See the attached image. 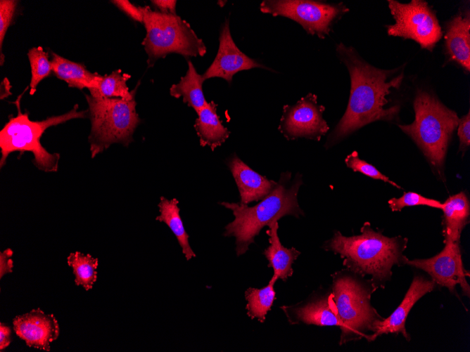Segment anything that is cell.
Segmentation results:
<instances>
[{"mask_svg": "<svg viewBox=\"0 0 470 352\" xmlns=\"http://www.w3.org/2000/svg\"><path fill=\"white\" fill-rule=\"evenodd\" d=\"M336 52L348 70L350 94L345 112L328 137L326 148L369 123L394 120L400 106L386 107L388 104L387 96L391 89L400 86L403 79L402 73L393 77L394 70H381L369 65L353 48L343 43L337 44Z\"/></svg>", "mask_w": 470, "mask_h": 352, "instance_id": "1", "label": "cell"}, {"mask_svg": "<svg viewBox=\"0 0 470 352\" xmlns=\"http://www.w3.org/2000/svg\"><path fill=\"white\" fill-rule=\"evenodd\" d=\"M303 184L302 176L297 174L291 179V173L283 172L274 189L258 204L249 207L242 203L222 202L220 204L232 211L234 220L227 224L224 236L236 238V252L240 256L246 252L249 245L261 229L281 217L290 215L299 218L304 213L298 202V193Z\"/></svg>", "mask_w": 470, "mask_h": 352, "instance_id": "2", "label": "cell"}, {"mask_svg": "<svg viewBox=\"0 0 470 352\" xmlns=\"http://www.w3.org/2000/svg\"><path fill=\"white\" fill-rule=\"evenodd\" d=\"M360 232L358 235L345 237L336 231L324 248L339 254L344 259L343 265L355 273L371 275L374 285L389 280L393 266L404 262L402 252L407 239L386 237L374 231L368 222Z\"/></svg>", "mask_w": 470, "mask_h": 352, "instance_id": "3", "label": "cell"}, {"mask_svg": "<svg viewBox=\"0 0 470 352\" xmlns=\"http://www.w3.org/2000/svg\"><path fill=\"white\" fill-rule=\"evenodd\" d=\"M412 123L399 125L422 151L430 164L443 177V164L450 138L459 119L433 94L418 90L414 100Z\"/></svg>", "mask_w": 470, "mask_h": 352, "instance_id": "4", "label": "cell"}, {"mask_svg": "<svg viewBox=\"0 0 470 352\" xmlns=\"http://www.w3.org/2000/svg\"><path fill=\"white\" fill-rule=\"evenodd\" d=\"M22 95L15 101L18 109L17 115L9 116L8 121L0 131V167L2 168L6 164L9 154L19 151L22 155L29 151L34 155L33 163L39 170L55 172L58 170L61 156L58 153L48 152L41 145V137L51 126L73 119L85 118L88 110L78 111V105H75L65 114L49 117L42 121H32L27 112L23 113L21 111L20 100Z\"/></svg>", "mask_w": 470, "mask_h": 352, "instance_id": "5", "label": "cell"}, {"mask_svg": "<svg viewBox=\"0 0 470 352\" xmlns=\"http://www.w3.org/2000/svg\"><path fill=\"white\" fill-rule=\"evenodd\" d=\"M134 96L125 100L85 94L91 125L88 140L92 158L113 143L128 146L133 141V133L141 122Z\"/></svg>", "mask_w": 470, "mask_h": 352, "instance_id": "6", "label": "cell"}, {"mask_svg": "<svg viewBox=\"0 0 470 352\" xmlns=\"http://www.w3.org/2000/svg\"><path fill=\"white\" fill-rule=\"evenodd\" d=\"M332 299L341 322L340 344L374 331L376 322L383 318L371 306L370 298L376 287L365 283L353 274L338 272L333 275Z\"/></svg>", "mask_w": 470, "mask_h": 352, "instance_id": "7", "label": "cell"}, {"mask_svg": "<svg viewBox=\"0 0 470 352\" xmlns=\"http://www.w3.org/2000/svg\"><path fill=\"white\" fill-rule=\"evenodd\" d=\"M146 36L142 45L148 55V66L170 53L189 57L203 56L207 51L202 39L198 37L190 24L177 15L142 7Z\"/></svg>", "mask_w": 470, "mask_h": 352, "instance_id": "8", "label": "cell"}, {"mask_svg": "<svg viewBox=\"0 0 470 352\" xmlns=\"http://www.w3.org/2000/svg\"><path fill=\"white\" fill-rule=\"evenodd\" d=\"M263 13L291 19L310 34L324 39L332 26L349 9L343 4L310 0H264L260 5Z\"/></svg>", "mask_w": 470, "mask_h": 352, "instance_id": "9", "label": "cell"}, {"mask_svg": "<svg viewBox=\"0 0 470 352\" xmlns=\"http://www.w3.org/2000/svg\"><path fill=\"white\" fill-rule=\"evenodd\" d=\"M388 3L395 21L387 26L388 34L412 39L421 48L431 51L443 34L437 17L428 3L422 0H412L408 4L388 0Z\"/></svg>", "mask_w": 470, "mask_h": 352, "instance_id": "10", "label": "cell"}, {"mask_svg": "<svg viewBox=\"0 0 470 352\" xmlns=\"http://www.w3.org/2000/svg\"><path fill=\"white\" fill-rule=\"evenodd\" d=\"M317 96L308 93L294 105H285L279 126L287 140L298 138L319 141L329 127L322 117L325 107L317 103Z\"/></svg>", "mask_w": 470, "mask_h": 352, "instance_id": "11", "label": "cell"}, {"mask_svg": "<svg viewBox=\"0 0 470 352\" xmlns=\"http://www.w3.org/2000/svg\"><path fill=\"white\" fill-rule=\"evenodd\" d=\"M445 247L436 256L425 259L409 260L406 256L404 263L427 272L433 280L455 292L459 285L465 295L469 296L470 289L466 281L469 273L463 266L459 242H448Z\"/></svg>", "mask_w": 470, "mask_h": 352, "instance_id": "12", "label": "cell"}, {"mask_svg": "<svg viewBox=\"0 0 470 352\" xmlns=\"http://www.w3.org/2000/svg\"><path fill=\"white\" fill-rule=\"evenodd\" d=\"M255 67L271 70L246 56L237 47L231 35L229 20L227 18L220 28L217 55L212 64L202 74L204 81L220 77L230 84L233 76L238 72Z\"/></svg>", "mask_w": 470, "mask_h": 352, "instance_id": "13", "label": "cell"}, {"mask_svg": "<svg viewBox=\"0 0 470 352\" xmlns=\"http://www.w3.org/2000/svg\"><path fill=\"white\" fill-rule=\"evenodd\" d=\"M13 324L16 334L28 346L46 351H50V344L59 335L56 318L52 314H45L39 308L15 317Z\"/></svg>", "mask_w": 470, "mask_h": 352, "instance_id": "14", "label": "cell"}, {"mask_svg": "<svg viewBox=\"0 0 470 352\" xmlns=\"http://www.w3.org/2000/svg\"><path fill=\"white\" fill-rule=\"evenodd\" d=\"M435 283L433 280H427L422 276L414 277L401 304L389 317L375 323L373 334L368 340L373 341L380 335L389 333H401L409 340L410 337L405 325L407 315L421 297L434 289Z\"/></svg>", "mask_w": 470, "mask_h": 352, "instance_id": "15", "label": "cell"}, {"mask_svg": "<svg viewBox=\"0 0 470 352\" xmlns=\"http://www.w3.org/2000/svg\"><path fill=\"white\" fill-rule=\"evenodd\" d=\"M227 165L237 185L242 204L262 200L277 185V182L253 170L236 154L228 159Z\"/></svg>", "mask_w": 470, "mask_h": 352, "instance_id": "16", "label": "cell"}, {"mask_svg": "<svg viewBox=\"0 0 470 352\" xmlns=\"http://www.w3.org/2000/svg\"><path fill=\"white\" fill-rule=\"evenodd\" d=\"M290 323H305L319 326H338L341 322L336 311L332 293L293 306L281 307Z\"/></svg>", "mask_w": 470, "mask_h": 352, "instance_id": "17", "label": "cell"}, {"mask_svg": "<svg viewBox=\"0 0 470 352\" xmlns=\"http://www.w3.org/2000/svg\"><path fill=\"white\" fill-rule=\"evenodd\" d=\"M446 52L450 60L465 70H470V16L469 11L459 12L446 26Z\"/></svg>", "mask_w": 470, "mask_h": 352, "instance_id": "18", "label": "cell"}, {"mask_svg": "<svg viewBox=\"0 0 470 352\" xmlns=\"http://www.w3.org/2000/svg\"><path fill=\"white\" fill-rule=\"evenodd\" d=\"M441 209L444 242H459L462 231L469 221L470 206L466 194L460 192L450 196L443 204Z\"/></svg>", "mask_w": 470, "mask_h": 352, "instance_id": "19", "label": "cell"}, {"mask_svg": "<svg viewBox=\"0 0 470 352\" xmlns=\"http://www.w3.org/2000/svg\"><path fill=\"white\" fill-rule=\"evenodd\" d=\"M194 128L201 146H209L214 150L229 138L230 131L222 124L217 113V104L208 103L197 112Z\"/></svg>", "mask_w": 470, "mask_h": 352, "instance_id": "20", "label": "cell"}, {"mask_svg": "<svg viewBox=\"0 0 470 352\" xmlns=\"http://www.w3.org/2000/svg\"><path fill=\"white\" fill-rule=\"evenodd\" d=\"M266 231L269 236V246L263 254L268 260V267L272 268L274 276L286 281L293 274L292 264L298 257L300 252L294 247L288 249L284 247L279 238L277 230L278 222H273Z\"/></svg>", "mask_w": 470, "mask_h": 352, "instance_id": "21", "label": "cell"}, {"mask_svg": "<svg viewBox=\"0 0 470 352\" xmlns=\"http://www.w3.org/2000/svg\"><path fill=\"white\" fill-rule=\"evenodd\" d=\"M51 63L53 74L65 81L70 87L90 90L96 87L101 76L89 72L81 63L71 61L53 52Z\"/></svg>", "mask_w": 470, "mask_h": 352, "instance_id": "22", "label": "cell"}, {"mask_svg": "<svg viewBox=\"0 0 470 352\" xmlns=\"http://www.w3.org/2000/svg\"><path fill=\"white\" fill-rule=\"evenodd\" d=\"M187 62L189 67L186 74L180 78L179 83L172 85L170 93L176 98L182 97L183 102L197 113L208 103L203 91L204 79L192 62L190 60Z\"/></svg>", "mask_w": 470, "mask_h": 352, "instance_id": "23", "label": "cell"}, {"mask_svg": "<svg viewBox=\"0 0 470 352\" xmlns=\"http://www.w3.org/2000/svg\"><path fill=\"white\" fill-rule=\"evenodd\" d=\"M178 203L179 202L176 198L169 200L164 197H161L158 204L160 214L155 219L165 223L171 229L182 247L186 260L189 261L192 257H195L196 254L189 243V235L185 230L180 217Z\"/></svg>", "mask_w": 470, "mask_h": 352, "instance_id": "24", "label": "cell"}, {"mask_svg": "<svg viewBox=\"0 0 470 352\" xmlns=\"http://www.w3.org/2000/svg\"><path fill=\"white\" fill-rule=\"evenodd\" d=\"M130 78V74L122 72L120 69L113 71L109 75H101L96 87L89 90L90 95L96 98L131 99L135 96L136 89L129 91L127 81Z\"/></svg>", "mask_w": 470, "mask_h": 352, "instance_id": "25", "label": "cell"}, {"mask_svg": "<svg viewBox=\"0 0 470 352\" xmlns=\"http://www.w3.org/2000/svg\"><path fill=\"white\" fill-rule=\"evenodd\" d=\"M277 280L273 275L267 286L260 289L250 287L246 291L247 314L250 318H257L259 322H264L275 299L274 285Z\"/></svg>", "mask_w": 470, "mask_h": 352, "instance_id": "26", "label": "cell"}, {"mask_svg": "<svg viewBox=\"0 0 470 352\" xmlns=\"http://www.w3.org/2000/svg\"><path fill=\"white\" fill-rule=\"evenodd\" d=\"M67 261L72 268L75 284L83 286L86 290L91 289L96 280L98 259L76 252L70 254Z\"/></svg>", "mask_w": 470, "mask_h": 352, "instance_id": "27", "label": "cell"}, {"mask_svg": "<svg viewBox=\"0 0 470 352\" xmlns=\"http://www.w3.org/2000/svg\"><path fill=\"white\" fill-rule=\"evenodd\" d=\"M27 57L31 67L30 93L35 91L42 80L49 77L52 72L49 53L41 46L33 47L28 51Z\"/></svg>", "mask_w": 470, "mask_h": 352, "instance_id": "28", "label": "cell"}, {"mask_svg": "<svg viewBox=\"0 0 470 352\" xmlns=\"http://www.w3.org/2000/svg\"><path fill=\"white\" fill-rule=\"evenodd\" d=\"M388 204L393 211H401L405 207L424 205L441 209L443 204L436 200L427 198L417 193H405L399 198L393 197L388 200Z\"/></svg>", "mask_w": 470, "mask_h": 352, "instance_id": "29", "label": "cell"}, {"mask_svg": "<svg viewBox=\"0 0 470 352\" xmlns=\"http://www.w3.org/2000/svg\"><path fill=\"white\" fill-rule=\"evenodd\" d=\"M345 164L348 167L353 170V171H359L374 179H379L386 183H388L398 188H401L400 185L390 181L386 176L381 174L372 164L367 163L359 157L358 153L353 151L348 155L345 159Z\"/></svg>", "mask_w": 470, "mask_h": 352, "instance_id": "30", "label": "cell"}, {"mask_svg": "<svg viewBox=\"0 0 470 352\" xmlns=\"http://www.w3.org/2000/svg\"><path fill=\"white\" fill-rule=\"evenodd\" d=\"M18 1L1 0L0 1V50H1V65L4 63V56L2 53V44L6 32L10 27L15 14Z\"/></svg>", "mask_w": 470, "mask_h": 352, "instance_id": "31", "label": "cell"}, {"mask_svg": "<svg viewBox=\"0 0 470 352\" xmlns=\"http://www.w3.org/2000/svg\"><path fill=\"white\" fill-rule=\"evenodd\" d=\"M457 134L459 140V150L464 152L470 145L469 111L459 121Z\"/></svg>", "mask_w": 470, "mask_h": 352, "instance_id": "32", "label": "cell"}, {"mask_svg": "<svg viewBox=\"0 0 470 352\" xmlns=\"http://www.w3.org/2000/svg\"><path fill=\"white\" fill-rule=\"evenodd\" d=\"M111 2L132 20L143 23L144 13L141 6H136L127 0H113Z\"/></svg>", "mask_w": 470, "mask_h": 352, "instance_id": "33", "label": "cell"}, {"mask_svg": "<svg viewBox=\"0 0 470 352\" xmlns=\"http://www.w3.org/2000/svg\"><path fill=\"white\" fill-rule=\"evenodd\" d=\"M13 252L11 249H7L0 254V277L1 278L6 273H11L13 268V261L11 256Z\"/></svg>", "mask_w": 470, "mask_h": 352, "instance_id": "34", "label": "cell"}, {"mask_svg": "<svg viewBox=\"0 0 470 352\" xmlns=\"http://www.w3.org/2000/svg\"><path fill=\"white\" fill-rule=\"evenodd\" d=\"M151 2L161 13L177 15L176 0H152Z\"/></svg>", "mask_w": 470, "mask_h": 352, "instance_id": "35", "label": "cell"}, {"mask_svg": "<svg viewBox=\"0 0 470 352\" xmlns=\"http://www.w3.org/2000/svg\"><path fill=\"white\" fill-rule=\"evenodd\" d=\"M11 343V330L1 322L0 325V350L6 348Z\"/></svg>", "mask_w": 470, "mask_h": 352, "instance_id": "36", "label": "cell"}]
</instances>
